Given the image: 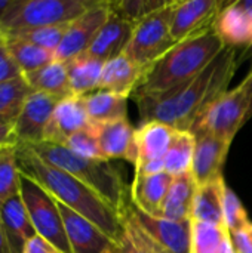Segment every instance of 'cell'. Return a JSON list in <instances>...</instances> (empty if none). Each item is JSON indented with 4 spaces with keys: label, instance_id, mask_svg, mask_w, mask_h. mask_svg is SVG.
I'll return each instance as SVG.
<instances>
[{
    "label": "cell",
    "instance_id": "obj_1",
    "mask_svg": "<svg viewBox=\"0 0 252 253\" xmlns=\"http://www.w3.org/2000/svg\"><path fill=\"white\" fill-rule=\"evenodd\" d=\"M238 68V49H226L196 77L162 93L132 95L143 123L160 122L192 132L227 90Z\"/></svg>",
    "mask_w": 252,
    "mask_h": 253
},
{
    "label": "cell",
    "instance_id": "obj_2",
    "mask_svg": "<svg viewBox=\"0 0 252 253\" xmlns=\"http://www.w3.org/2000/svg\"><path fill=\"white\" fill-rule=\"evenodd\" d=\"M19 172L39 182L56 202L82 215L119 245L126 231L123 218L95 191L70 173L43 162L25 145H16Z\"/></svg>",
    "mask_w": 252,
    "mask_h": 253
},
{
    "label": "cell",
    "instance_id": "obj_3",
    "mask_svg": "<svg viewBox=\"0 0 252 253\" xmlns=\"http://www.w3.org/2000/svg\"><path fill=\"white\" fill-rule=\"evenodd\" d=\"M224 49L226 43L215 27L177 43L150 67L134 95L168 92L192 80Z\"/></svg>",
    "mask_w": 252,
    "mask_h": 253
},
{
    "label": "cell",
    "instance_id": "obj_4",
    "mask_svg": "<svg viewBox=\"0 0 252 253\" xmlns=\"http://www.w3.org/2000/svg\"><path fill=\"white\" fill-rule=\"evenodd\" d=\"M22 145V144H21ZM43 162L70 173L95 191L107 205H110L122 218L131 202V187L125 182L120 169L110 160H94L77 156L65 145L39 142L25 145Z\"/></svg>",
    "mask_w": 252,
    "mask_h": 253
},
{
    "label": "cell",
    "instance_id": "obj_5",
    "mask_svg": "<svg viewBox=\"0 0 252 253\" xmlns=\"http://www.w3.org/2000/svg\"><path fill=\"white\" fill-rule=\"evenodd\" d=\"M102 0H12L0 19V34L68 24Z\"/></svg>",
    "mask_w": 252,
    "mask_h": 253
},
{
    "label": "cell",
    "instance_id": "obj_6",
    "mask_svg": "<svg viewBox=\"0 0 252 253\" xmlns=\"http://www.w3.org/2000/svg\"><path fill=\"white\" fill-rule=\"evenodd\" d=\"M123 222L150 253H190V221L154 218L131 205L123 215Z\"/></svg>",
    "mask_w": 252,
    "mask_h": 253
},
{
    "label": "cell",
    "instance_id": "obj_7",
    "mask_svg": "<svg viewBox=\"0 0 252 253\" xmlns=\"http://www.w3.org/2000/svg\"><path fill=\"white\" fill-rule=\"evenodd\" d=\"M252 117V70L232 90H227L205 113L198 126L192 130L196 136L217 133L233 139Z\"/></svg>",
    "mask_w": 252,
    "mask_h": 253
},
{
    "label": "cell",
    "instance_id": "obj_8",
    "mask_svg": "<svg viewBox=\"0 0 252 253\" xmlns=\"http://www.w3.org/2000/svg\"><path fill=\"white\" fill-rule=\"evenodd\" d=\"M178 0H171L163 9L135 25L125 56L140 67L150 68L177 43L171 36V22Z\"/></svg>",
    "mask_w": 252,
    "mask_h": 253
},
{
    "label": "cell",
    "instance_id": "obj_9",
    "mask_svg": "<svg viewBox=\"0 0 252 253\" xmlns=\"http://www.w3.org/2000/svg\"><path fill=\"white\" fill-rule=\"evenodd\" d=\"M21 199L37 233L62 253H71L56 200L33 178L21 173Z\"/></svg>",
    "mask_w": 252,
    "mask_h": 253
},
{
    "label": "cell",
    "instance_id": "obj_10",
    "mask_svg": "<svg viewBox=\"0 0 252 253\" xmlns=\"http://www.w3.org/2000/svg\"><path fill=\"white\" fill-rule=\"evenodd\" d=\"M110 15H111L110 1L102 0L97 7L88 10L85 15L73 21L59 47L55 52L56 61L68 62L76 56L86 53L94 39L97 37L98 31L110 18Z\"/></svg>",
    "mask_w": 252,
    "mask_h": 253
},
{
    "label": "cell",
    "instance_id": "obj_11",
    "mask_svg": "<svg viewBox=\"0 0 252 253\" xmlns=\"http://www.w3.org/2000/svg\"><path fill=\"white\" fill-rule=\"evenodd\" d=\"M229 3L221 0H187L177 1L171 22V36L180 43L192 36L214 27L218 15Z\"/></svg>",
    "mask_w": 252,
    "mask_h": 253
},
{
    "label": "cell",
    "instance_id": "obj_12",
    "mask_svg": "<svg viewBox=\"0 0 252 253\" xmlns=\"http://www.w3.org/2000/svg\"><path fill=\"white\" fill-rule=\"evenodd\" d=\"M71 253H120V245L95 224L56 202Z\"/></svg>",
    "mask_w": 252,
    "mask_h": 253
},
{
    "label": "cell",
    "instance_id": "obj_13",
    "mask_svg": "<svg viewBox=\"0 0 252 253\" xmlns=\"http://www.w3.org/2000/svg\"><path fill=\"white\" fill-rule=\"evenodd\" d=\"M196 139L190 172L198 187H202L223 178V168L233 139L217 133H202Z\"/></svg>",
    "mask_w": 252,
    "mask_h": 253
},
{
    "label": "cell",
    "instance_id": "obj_14",
    "mask_svg": "<svg viewBox=\"0 0 252 253\" xmlns=\"http://www.w3.org/2000/svg\"><path fill=\"white\" fill-rule=\"evenodd\" d=\"M59 101L61 99L42 92H33L28 96L21 114L13 125L18 144L31 145L43 142L46 126Z\"/></svg>",
    "mask_w": 252,
    "mask_h": 253
},
{
    "label": "cell",
    "instance_id": "obj_15",
    "mask_svg": "<svg viewBox=\"0 0 252 253\" xmlns=\"http://www.w3.org/2000/svg\"><path fill=\"white\" fill-rule=\"evenodd\" d=\"M91 125L85 98L71 95L68 98L61 99L46 126L43 141L50 144L64 145L70 136H73L76 132L88 127Z\"/></svg>",
    "mask_w": 252,
    "mask_h": 253
},
{
    "label": "cell",
    "instance_id": "obj_16",
    "mask_svg": "<svg viewBox=\"0 0 252 253\" xmlns=\"http://www.w3.org/2000/svg\"><path fill=\"white\" fill-rule=\"evenodd\" d=\"M91 125L105 160L122 159L134 165L137 163V130L131 126L128 119Z\"/></svg>",
    "mask_w": 252,
    "mask_h": 253
},
{
    "label": "cell",
    "instance_id": "obj_17",
    "mask_svg": "<svg viewBox=\"0 0 252 253\" xmlns=\"http://www.w3.org/2000/svg\"><path fill=\"white\" fill-rule=\"evenodd\" d=\"M134 30H135L134 24L128 22L126 19L111 12L110 18L98 31L97 37L94 39L86 53L102 62L111 61L125 53L132 39Z\"/></svg>",
    "mask_w": 252,
    "mask_h": 253
},
{
    "label": "cell",
    "instance_id": "obj_18",
    "mask_svg": "<svg viewBox=\"0 0 252 253\" xmlns=\"http://www.w3.org/2000/svg\"><path fill=\"white\" fill-rule=\"evenodd\" d=\"M174 176L166 172L156 175H137L131 185V202L138 211L162 218V208L165 197L172 185Z\"/></svg>",
    "mask_w": 252,
    "mask_h": 253
},
{
    "label": "cell",
    "instance_id": "obj_19",
    "mask_svg": "<svg viewBox=\"0 0 252 253\" xmlns=\"http://www.w3.org/2000/svg\"><path fill=\"white\" fill-rule=\"evenodd\" d=\"M149 70L150 68L140 67L125 55H120L104 64L100 89L129 98L138 89Z\"/></svg>",
    "mask_w": 252,
    "mask_h": 253
},
{
    "label": "cell",
    "instance_id": "obj_20",
    "mask_svg": "<svg viewBox=\"0 0 252 253\" xmlns=\"http://www.w3.org/2000/svg\"><path fill=\"white\" fill-rule=\"evenodd\" d=\"M0 219L10 253H22L27 242L37 236L21 194L10 199L0 208Z\"/></svg>",
    "mask_w": 252,
    "mask_h": 253
},
{
    "label": "cell",
    "instance_id": "obj_21",
    "mask_svg": "<svg viewBox=\"0 0 252 253\" xmlns=\"http://www.w3.org/2000/svg\"><path fill=\"white\" fill-rule=\"evenodd\" d=\"M178 130L175 127L160 122L143 123L141 127L137 129L135 135L138 150V159L135 165L151 160H163Z\"/></svg>",
    "mask_w": 252,
    "mask_h": 253
},
{
    "label": "cell",
    "instance_id": "obj_22",
    "mask_svg": "<svg viewBox=\"0 0 252 253\" xmlns=\"http://www.w3.org/2000/svg\"><path fill=\"white\" fill-rule=\"evenodd\" d=\"M196 191H198V184L192 172L174 178L172 185L163 202L162 218L175 222L190 221Z\"/></svg>",
    "mask_w": 252,
    "mask_h": 253
},
{
    "label": "cell",
    "instance_id": "obj_23",
    "mask_svg": "<svg viewBox=\"0 0 252 253\" xmlns=\"http://www.w3.org/2000/svg\"><path fill=\"white\" fill-rule=\"evenodd\" d=\"M224 178L214 182L198 187L190 221H201L209 224L226 225L224 221V193H226Z\"/></svg>",
    "mask_w": 252,
    "mask_h": 253
},
{
    "label": "cell",
    "instance_id": "obj_24",
    "mask_svg": "<svg viewBox=\"0 0 252 253\" xmlns=\"http://www.w3.org/2000/svg\"><path fill=\"white\" fill-rule=\"evenodd\" d=\"M214 27L226 46L252 44V18L241 7L239 1L229 3L218 15Z\"/></svg>",
    "mask_w": 252,
    "mask_h": 253
},
{
    "label": "cell",
    "instance_id": "obj_25",
    "mask_svg": "<svg viewBox=\"0 0 252 253\" xmlns=\"http://www.w3.org/2000/svg\"><path fill=\"white\" fill-rule=\"evenodd\" d=\"M190 253H236L226 225L190 221Z\"/></svg>",
    "mask_w": 252,
    "mask_h": 253
},
{
    "label": "cell",
    "instance_id": "obj_26",
    "mask_svg": "<svg viewBox=\"0 0 252 253\" xmlns=\"http://www.w3.org/2000/svg\"><path fill=\"white\" fill-rule=\"evenodd\" d=\"M22 76L34 92H42L56 99H64L73 95L70 89L68 70L65 62L55 59L43 68Z\"/></svg>",
    "mask_w": 252,
    "mask_h": 253
},
{
    "label": "cell",
    "instance_id": "obj_27",
    "mask_svg": "<svg viewBox=\"0 0 252 253\" xmlns=\"http://www.w3.org/2000/svg\"><path fill=\"white\" fill-rule=\"evenodd\" d=\"M65 64L68 70L70 89L73 95L85 96L100 89L101 74L105 62L88 53H83Z\"/></svg>",
    "mask_w": 252,
    "mask_h": 253
},
{
    "label": "cell",
    "instance_id": "obj_28",
    "mask_svg": "<svg viewBox=\"0 0 252 253\" xmlns=\"http://www.w3.org/2000/svg\"><path fill=\"white\" fill-rule=\"evenodd\" d=\"M83 98L91 123H105L126 119L128 98L125 96L110 90L98 89L89 95H85Z\"/></svg>",
    "mask_w": 252,
    "mask_h": 253
},
{
    "label": "cell",
    "instance_id": "obj_29",
    "mask_svg": "<svg viewBox=\"0 0 252 253\" xmlns=\"http://www.w3.org/2000/svg\"><path fill=\"white\" fill-rule=\"evenodd\" d=\"M6 46L9 50V55L15 65L19 68L21 74H27L36 70L43 68L45 65L53 62L56 59L55 52L40 47L34 43L25 42L22 39L16 37H6Z\"/></svg>",
    "mask_w": 252,
    "mask_h": 253
},
{
    "label": "cell",
    "instance_id": "obj_30",
    "mask_svg": "<svg viewBox=\"0 0 252 253\" xmlns=\"http://www.w3.org/2000/svg\"><path fill=\"white\" fill-rule=\"evenodd\" d=\"M196 135L189 130H178L169 150L163 157L165 172L177 178L192 170L195 148H196Z\"/></svg>",
    "mask_w": 252,
    "mask_h": 253
},
{
    "label": "cell",
    "instance_id": "obj_31",
    "mask_svg": "<svg viewBox=\"0 0 252 253\" xmlns=\"http://www.w3.org/2000/svg\"><path fill=\"white\" fill-rule=\"evenodd\" d=\"M33 92L22 74L0 83V117L15 123Z\"/></svg>",
    "mask_w": 252,
    "mask_h": 253
},
{
    "label": "cell",
    "instance_id": "obj_32",
    "mask_svg": "<svg viewBox=\"0 0 252 253\" xmlns=\"http://www.w3.org/2000/svg\"><path fill=\"white\" fill-rule=\"evenodd\" d=\"M21 194V172L18 168L16 147L0 151V208Z\"/></svg>",
    "mask_w": 252,
    "mask_h": 253
},
{
    "label": "cell",
    "instance_id": "obj_33",
    "mask_svg": "<svg viewBox=\"0 0 252 253\" xmlns=\"http://www.w3.org/2000/svg\"><path fill=\"white\" fill-rule=\"evenodd\" d=\"M171 0H117L110 1V9L114 15L138 25L147 16L163 9Z\"/></svg>",
    "mask_w": 252,
    "mask_h": 253
},
{
    "label": "cell",
    "instance_id": "obj_34",
    "mask_svg": "<svg viewBox=\"0 0 252 253\" xmlns=\"http://www.w3.org/2000/svg\"><path fill=\"white\" fill-rule=\"evenodd\" d=\"M71 22L68 24H59V25H49V27H39V28H33V30H25V31H19V33H12V34H6V37H16V39H22L25 42L34 43L40 47L49 49L56 52V49L59 47L68 27Z\"/></svg>",
    "mask_w": 252,
    "mask_h": 253
},
{
    "label": "cell",
    "instance_id": "obj_35",
    "mask_svg": "<svg viewBox=\"0 0 252 253\" xmlns=\"http://www.w3.org/2000/svg\"><path fill=\"white\" fill-rule=\"evenodd\" d=\"M64 145L68 150H71L73 153H76L77 156H82L85 159L105 160L101 153V148H100V144H98V139H97L92 125L76 132L73 136H70L67 139V142Z\"/></svg>",
    "mask_w": 252,
    "mask_h": 253
},
{
    "label": "cell",
    "instance_id": "obj_36",
    "mask_svg": "<svg viewBox=\"0 0 252 253\" xmlns=\"http://www.w3.org/2000/svg\"><path fill=\"white\" fill-rule=\"evenodd\" d=\"M224 221L230 234L242 230L251 222L242 202L229 187H226L224 193Z\"/></svg>",
    "mask_w": 252,
    "mask_h": 253
},
{
    "label": "cell",
    "instance_id": "obj_37",
    "mask_svg": "<svg viewBox=\"0 0 252 253\" xmlns=\"http://www.w3.org/2000/svg\"><path fill=\"white\" fill-rule=\"evenodd\" d=\"M18 76H21V71L9 55L4 36L0 34V83L10 80L13 77H18Z\"/></svg>",
    "mask_w": 252,
    "mask_h": 253
},
{
    "label": "cell",
    "instance_id": "obj_38",
    "mask_svg": "<svg viewBox=\"0 0 252 253\" xmlns=\"http://www.w3.org/2000/svg\"><path fill=\"white\" fill-rule=\"evenodd\" d=\"M230 236L236 253H252V222Z\"/></svg>",
    "mask_w": 252,
    "mask_h": 253
},
{
    "label": "cell",
    "instance_id": "obj_39",
    "mask_svg": "<svg viewBox=\"0 0 252 253\" xmlns=\"http://www.w3.org/2000/svg\"><path fill=\"white\" fill-rule=\"evenodd\" d=\"M15 123L0 117V150L9 148V147H16L18 141L15 136Z\"/></svg>",
    "mask_w": 252,
    "mask_h": 253
},
{
    "label": "cell",
    "instance_id": "obj_40",
    "mask_svg": "<svg viewBox=\"0 0 252 253\" xmlns=\"http://www.w3.org/2000/svg\"><path fill=\"white\" fill-rule=\"evenodd\" d=\"M22 253H62L59 249H56L52 243L45 240L40 236H34L30 239L24 248Z\"/></svg>",
    "mask_w": 252,
    "mask_h": 253
},
{
    "label": "cell",
    "instance_id": "obj_41",
    "mask_svg": "<svg viewBox=\"0 0 252 253\" xmlns=\"http://www.w3.org/2000/svg\"><path fill=\"white\" fill-rule=\"evenodd\" d=\"M126 234L120 243V253H150L126 228H125Z\"/></svg>",
    "mask_w": 252,
    "mask_h": 253
},
{
    "label": "cell",
    "instance_id": "obj_42",
    "mask_svg": "<svg viewBox=\"0 0 252 253\" xmlns=\"http://www.w3.org/2000/svg\"><path fill=\"white\" fill-rule=\"evenodd\" d=\"M0 253H10L4 233H3V227H1V219H0Z\"/></svg>",
    "mask_w": 252,
    "mask_h": 253
},
{
    "label": "cell",
    "instance_id": "obj_43",
    "mask_svg": "<svg viewBox=\"0 0 252 253\" xmlns=\"http://www.w3.org/2000/svg\"><path fill=\"white\" fill-rule=\"evenodd\" d=\"M10 1L12 0H0V19L3 18V15L7 10V7L10 6Z\"/></svg>",
    "mask_w": 252,
    "mask_h": 253
},
{
    "label": "cell",
    "instance_id": "obj_44",
    "mask_svg": "<svg viewBox=\"0 0 252 253\" xmlns=\"http://www.w3.org/2000/svg\"><path fill=\"white\" fill-rule=\"evenodd\" d=\"M0 151H1V150H0Z\"/></svg>",
    "mask_w": 252,
    "mask_h": 253
}]
</instances>
